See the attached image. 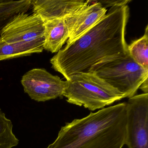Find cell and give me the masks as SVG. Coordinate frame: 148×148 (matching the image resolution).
<instances>
[{
    "label": "cell",
    "instance_id": "6da1fadb",
    "mask_svg": "<svg viewBox=\"0 0 148 148\" xmlns=\"http://www.w3.org/2000/svg\"><path fill=\"white\" fill-rule=\"evenodd\" d=\"M129 15L128 5L110 8L93 27L51 58L52 67L67 80L97 63L127 55L125 32Z\"/></svg>",
    "mask_w": 148,
    "mask_h": 148
},
{
    "label": "cell",
    "instance_id": "7a4b0ae2",
    "mask_svg": "<svg viewBox=\"0 0 148 148\" xmlns=\"http://www.w3.org/2000/svg\"><path fill=\"white\" fill-rule=\"evenodd\" d=\"M126 124V103H119L66 123L46 148H123Z\"/></svg>",
    "mask_w": 148,
    "mask_h": 148
},
{
    "label": "cell",
    "instance_id": "3957f363",
    "mask_svg": "<svg viewBox=\"0 0 148 148\" xmlns=\"http://www.w3.org/2000/svg\"><path fill=\"white\" fill-rule=\"evenodd\" d=\"M66 81V101L92 111L124 98L119 91L91 73H78Z\"/></svg>",
    "mask_w": 148,
    "mask_h": 148
},
{
    "label": "cell",
    "instance_id": "277c9868",
    "mask_svg": "<svg viewBox=\"0 0 148 148\" xmlns=\"http://www.w3.org/2000/svg\"><path fill=\"white\" fill-rule=\"evenodd\" d=\"M86 72L94 73L123 95L135 96L143 82L148 79V70L137 64L129 55L105 60L91 66Z\"/></svg>",
    "mask_w": 148,
    "mask_h": 148
},
{
    "label": "cell",
    "instance_id": "5b68a950",
    "mask_svg": "<svg viewBox=\"0 0 148 148\" xmlns=\"http://www.w3.org/2000/svg\"><path fill=\"white\" fill-rule=\"evenodd\" d=\"M125 145L148 148V93L135 95L126 103Z\"/></svg>",
    "mask_w": 148,
    "mask_h": 148
},
{
    "label": "cell",
    "instance_id": "8992f818",
    "mask_svg": "<svg viewBox=\"0 0 148 148\" xmlns=\"http://www.w3.org/2000/svg\"><path fill=\"white\" fill-rule=\"evenodd\" d=\"M24 91L33 100L44 102L64 97L66 81L44 68H34L25 73L21 79Z\"/></svg>",
    "mask_w": 148,
    "mask_h": 148
},
{
    "label": "cell",
    "instance_id": "52a82bcc",
    "mask_svg": "<svg viewBox=\"0 0 148 148\" xmlns=\"http://www.w3.org/2000/svg\"><path fill=\"white\" fill-rule=\"evenodd\" d=\"M44 23L35 14L21 13L14 16L1 30L0 39L8 43L44 42Z\"/></svg>",
    "mask_w": 148,
    "mask_h": 148
},
{
    "label": "cell",
    "instance_id": "ba28073f",
    "mask_svg": "<svg viewBox=\"0 0 148 148\" xmlns=\"http://www.w3.org/2000/svg\"><path fill=\"white\" fill-rule=\"evenodd\" d=\"M107 10L97 1H86L84 5L65 18L69 32L66 46L71 45L97 24Z\"/></svg>",
    "mask_w": 148,
    "mask_h": 148
},
{
    "label": "cell",
    "instance_id": "9c48e42d",
    "mask_svg": "<svg viewBox=\"0 0 148 148\" xmlns=\"http://www.w3.org/2000/svg\"><path fill=\"white\" fill-rule=\"evenodd\" d=\"M84 0H32L34 14L44 23L57 19L65 18L83 6Z\"/></svg>",
    "mask_w": 148,
    "mask_h": 148
},
{
    "label": "cell",
    "instance_id": "30bf717a",
    "mask_svg": "<svg viewBox=\"0 0 148 148\" xmlns=\"http://www.w3.org/2000/svg\"><path fill=\"white\" fill-rule=\"evenodd\" d=\"M44 49L52 53H58L69 38L64 18L57 19L44 23Z\"/></svg>",
    "mask_w": 148,
    "mask_h": 148
},
{
    "label": "cell",
    "instance_id": "8fae6325",
    "mask_svg": "<svg viewBox=\"0 0 148 148\" xmlns=\"http://www.w3.org/2000/svg\"><path fill=\"white\" fill-rule=\"evenodd\" d=\"M41 43H8L0 39V61L41 53L44 51Z\"/></svg>",
    "mask_w": 148,
    "mask_h": 148
},
{
    "label": "cell",
    "instance_id": "7c38bea8",
    "mask_svg": "<svg viewBox=\"0 0 148 148\" xmlns=\"http://www.w3.org/2000/svg\"><path fill=\"white\" fill-rule=\"evenodd\" d=\"M146 26L143 37L127 46L129 55L139 65L148 70V31Z\"/></svg>",
    "mask_w": 148,
    "mask_h": 148
},
{
    "label": "cell",
    "instance_id": "4fadbf2b",
    "mask_svg": "<svg viewBox=\"0 0 148 148\" xmlns=\"http://www.w3.org/2000/svg\"><path fill=\"white\" fill-rule=\"evenodd\" d=\"M12 121L0 108V148H12L19 144V140L13 132Z\"/></svg>",
    "mask_w": 148,
    "mask_h": 148
},
{
    "label": "cell",
    "instance_id": "5bb4252c",
    "mask_svg": "<svg viewBox=\"0 0 148 148\" xmlns=\"http://www.w3.org/2000/svg\"><path fill=\"white\" fill-rule=\"evenodd\" d=\"M101 5H104L106 7H118L124 6L127 5L131 1L130 0H110V1H107V0H102L99 1Z\"/></svg>",
    "mask_w": 148,
    "mask_h": 148
},
{
    "label": "cell",
    "instance_id": "9a60e30c",
    "mask_svg": "<svg viewBox=\"0 0 148 148\" xmlns=\"http://www.w3.org/2000/svg\"><path fill=\"white\" fill-rule=\"evenodd\" d=\"M139 88L141 89L144 93H148V79L144 81Z\"/></svg>",
    "mask_w": 148,
    "mask_h": 148
},
{
    "label": "cell",
    "instance_id": "2e32d148",
    "mask_svg": "<svg viewBox=\"0 0 148 148\" xmlns=\"http://www.w3.org/2000/svg\"><path fill=\"white\" fill-rule=\"evenodd\" d=\"M12 18H10L8 19L5 20L0 21V34H1V30L3 29V27L5 26V25L11 19H12Z\"/></svg>",
    "mask_w": 148,
    "mask_h": 148
}]
</instances>
